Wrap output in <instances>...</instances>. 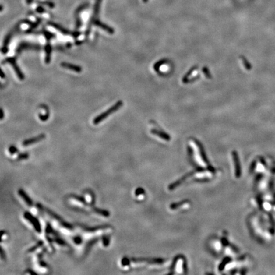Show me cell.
<instances>
[{"label": "cell", "instance_id": "cell-1", "mask_svg": "<svg viewBox=\"0 0 275 275\" xmlns=\"http://www.w3.org/2000/svg\"><path fill=\"white\" fill-rule=\"evenodd\" d=\"M123 106V102L122 101H118L115 104H114L113 106L108 108L107 110L104 111L102 114L97 115L95 117V118L93 120V123L94 125H97L100 123H101L102 121H103L104 119L107 118L109 115L111 114H114L116 111L118 110L120 108Z\"/></svg>", "mask_w": 275, "mask_h": 275}, {"label": "cell", "instance_id": "cell-2", "mask_svg": "<svg viewBox=\"0 0 275 275\" xmlns=\"http://www.w3.org/2000/svg\"><path fill=\"white\" fill-rule=\"evenodd\" d=\"M101 2V0H97L95 6H94V13H93V17H92L91 19L89 21V23L88 24V27H87V30H86V37H89V33L90 32L91 27H92V26H93V25H96L97 22H99V21H100V20L98 19L97 17H98L99 12H100V8Z\"/></svg>", "mask_w": 275, "mask_h": 275}, {"label": "cell", "instance_id": "cell-3", "mask_svg": "<svg viewBox=\"0 0 275 275\" xmlns=\"http://www.w3.org/2000/svg\"><path fill=\"white\" fill-rule=\"evenodd\" d=\"M5 63H9V64H10L12 66V67L14 69V70H15L16 75L18 76L19 80H23L24 79V78H25L24 75L23 74L22 71H21V69L19 68L18 65L17 64L16 57L8 58L5 59L3 62V64H5Z\"/></svg>", "mask_w": 275, "mask_h": 275}, {"label": "cell", "instance_id": "cell-4", "mask_svg": "<svg viewBox=\"0 0 275 275\" xmlns=\"http://www.w3.org/2000/svg\"><path fill=\"white\" fill-rule=\"evenodd\" d=\"M48 25L53 27L55 29L57 30L58 31H59L60 33H61L62 34H65V35H71L72 37H74L75 38H78L80 35V33L78 31H76L74 32H71L70 31L65 29V27H62L61 26L56 24L55 23L53 22H48Z\"/></svg>", "mask_w": 275, "mask_h": 275}, {"label": "cell", "instance_id": "cell-5", "mask_svg": "<svg viewBox=\"0 0 275 275\" xmlns=\"http://www.w3.org/2000/svg\"><path fill=\"white\" fill-rule=\"evenodd\" d=\"M61 66L62 68L68 69L69 70H72V71L76 72V73H81L82 71V68L80 66L76 65L74 64H72V63L62 62H61Z\"/></svg>", "mask_w": 275, "mask_h": 275}, {"label": "cell", "instance_id": "cell-6", "mask_svg": "<svg viewBox=\"0 0 275 275\" xmlns=\"http://www.w3.org/2000/svg\"><path fill=\"white\" fill-rule=\"evenodd\" d=\"M45 135H44V134H41V135H40L36 137H34L33 138L28 139L24 141L23 143V146H29L30 145H33L34 143H36L37 142H40V141L45 139Z\"/></svg>", "mask_w": 275, "mask_h": 275}, {"label": "cell", "instance_id": "cell-7", "mask_svg": "<svg viewBox=\"0 0 275 275\" xmlns=\"http://www.w3.org/2000/svg\"><path fill=\"white\" fill-rule=\"evenodd\" d=\"M24 217L26 218H27V220H28L30 222L32 223L34 229L37 230V231H38V232H40V231H41L40 225L38 221L37 220V218H35L34 217H33L32 215H31L30 213H25Z\"/></svg>", "mask_w": 275, "mask_h": 275}, {"label": "cell", "instance_id": "cell-8", "mask_svg": "<svg viewBox=\"0 0 275 275\" xmlns=\"http://www.w3.org/2000/svg\"><path fill=\"white\" fill-rule=\"evenodd\" d=\"M47 44L45 45V62L46 64H48L51 62V52H52V47L50 44L51 39H47Z\"/></svg>", "mask_w": 275, "mask_h": 275}, {"label": "cell", "instance_id": "cell-9", "mask_svg": "<svg viewBox=\"0 0 275 275\" xmlns=\"http://www.w3.org/2000/svg\"><path fill=\"white\" fill-rule=\"evenodd\" d=\"M86 5H83V6H81L80 7L76 10V13H75V19H76V25H75V29L76 30H79V28L81 27L82 26V21L79 16V13L81 10H82L84 8H86Z\"/></svg>", "mask_w": 275, "mask_h": 275}, {"label": "cell", "instance_id": "cell-10", "mask_svg": "<svg viewBox=\"0 0 275 275\" xmlns=\"http://www.w3.org/2000/svg\"><path fill=\"white\" fill-rule=\"evenodd\" d=\"M151 132H152V134H153V135H156V136H159L160 137V138H163V139H164L165 140H170V136L167 135V134L164 133V132H160V131H159L158 130H156V129L152 130Z\"/></svg>", "mask_w": 275, "mask_h": 275}, {"label": "cell", "instance_id": "cell-11", "mask_svg": "<svg viewBox=\"0 0 275 275\" xmlns=\"http://www.w3.org/2000/svg\"><path fill=\"white\" fill-rule=\"evenodd\" d=\"M19 194L23 197V199L26 201V203L28 204V205H29V206H32L33 205V203H32L31 200L29 198V197H28L26 195V194L23 191V190L20 189L19 190Z\"/></svg>", "mask_w": 275, "mask_h": 275}, {"label": "cell", "instance_id": "cell-12", "mask_svg": "<svg viewBox=\"0 0 275 275\" xmlns=\"http://www.w3.org/2000/svg\"><path fill=\"white\" fill-rule=\"evenodd\" d=\"M241 59H242L243 64L244 65V67H245V68L247 70L251 69H252V65H251L250 63L247 61V59H246L245 58L243 57V56H242Z\"/></svg>", "mask_w": 275, "mask_h": 275}, {"label": "cell", "instance_id": "cell-13", "mask_svg": "<svg viewBox=\"0 0 275 275\" xmlns=\"http://www.w3.org/2000/svg\"><path fill=\"white\" fill-rule=\"evenodd\" d=\"M203 73L204 75H205V76H206V77L207 79H211V74L210 73V71H209L208 69L207 68H206V67L203 68Z\"/></svg>", "mask_w": 275, "mask_h": 275}, {"label": "cell", "instance_id": "cell-14", "mask_svg": "<svg viewBox=\"0 0 275 275\" xmlns=\"http://www.w3.org/2000/svg\"><path fill=\"white\" fill-rule=\"evenodd\" d=\"M44 9L42 8V7H38V8L37 9V11L38 12V13H42V12H44Z\"/></svg>", "mask_w": 275, "mask_h": 275}, {"label": "cell", "instance_id": "cell-15", "mask_svg": "<svg viewBox=\"0 0 275 275\" xmlns=\"http://www.w3.org/2000/svg\"><path fill=\"white\" fill-rule=\"evenodd\" d=\"M17 150V149H16V147H14V146H12V147H10V152H15V151H16Z\"/></svg>", "mask_w": 275, "mask_h": 275}, {"label": "cell", "instance_id": "cell-16", "mask_svg": "<svg viewBox=\"0 0 275 275\" xmlns=\"http://www.w3.org/2000/svg\"><path fill=\"white\" fill-rule=\"evenodd\" d=\"M1 114H2V115H1V119L2 120V119L3 118V117H4V112H3V109L1 110Z\"/></svg>", "mask_w": 275, "mask_h": 275}, {"label": "cell", "instance_id": "cell-17", "mask_svg": "<svg viewBox=\"0 0 275 275\" xmlns=\"http://www.w3.org/2000/svg\"><path fill=\"white\" fill-rule=\"evenodd\" d=\"M2 79H3V78H5V74H4V72H3V70H2Z\"/></svg>", "mask_w": 275, "mask_h": 275}, {"label": "cell", "instance_id": "cell-18", "mask_svg": "<svg viewBox=\"0 0 275 275\" xmlns=\"http://www.w3.org/2000/svg\"><path fill=\"white\" fill-rule=\"evenodd\" d=\"M148 1H149V0H143V2L144 3H146Z\"/></svg>", "mask_w": 275, "mask_h": 275}]
</instances>
